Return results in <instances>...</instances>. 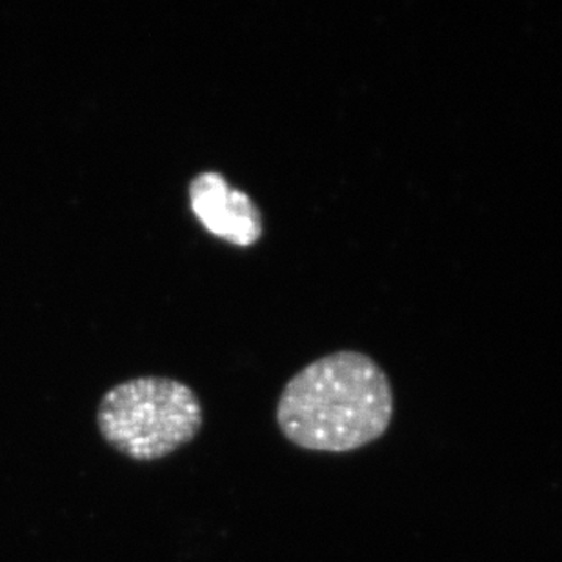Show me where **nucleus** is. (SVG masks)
<instances>
[{
	"instance_id": "2",
	"label": "nucleus",
	"mask_w": 562,
	"mask_h": 562,
	"mask_svg": "<svg viewBox=\"0 0 562 562\" xmlns=\"http://www.w3.org/2000/svg\"><path fill=\"white\" fill-rule=\"evenodd\" d=\"M202 404L184 382L170 376H135L113 386L97 409L108 445L133 461L171 456L202 428Z\"/></svg>"
},
{
	"instance_id": "3",
	"label": "nucleus",
	"mask_w": 562,
	"mask_h": 562,
	"mask_svg": "<svg viewBox=\"0 0 562 562\" xmlns=\"http://www.w3.org/2000/svg\"><path fill=\"white\" fill-rule=\"evenodd\" d=\"M191 212L218 239L239 248L259 243L265 232L262 213L246 191L232 187L218 171H202L188 187Z\"/></svg>"
},
{
	"instance_id": "1",
	"label": "nucleus",
	"mask_w": 562,
	"mask_h": 562,
	"mask_svg": "<svg viewBox=\"0 0 562 562\" xmlns=\"http://www.w3.org/2000/svg\"><path fill=\"white\" fill-rule=\"evenodd\" d=\"M393 412L386 372L362 351L340 350L310 362L284 384L276 419L297 448L348 453L381 439Z\"/></svg>"
}]
</instances>
